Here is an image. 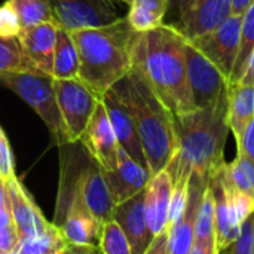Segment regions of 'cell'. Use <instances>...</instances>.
<instances>
[{"instance_id":"19","label":"cell","mask_w":254,"mask_h":254,"mask_svg":"<svg viewBox=\"0 0 254 254\" xmlns=\"http://www.w3.org/2000/svg\"><path fill=\"white\" fill-rule=\"evenodd\" d=\"M49 3L52 7L54 22L68 33L104 25L118 18L98 10L88 0H49Z\"/></svg>"},{"instance_id":"8","label":"cell","mask_w":254,"mask_h":254,"mask_svg":"<svg viewBox=\"0 0 254 254\" xmlns=\"http://www.w3.org/2000/svg\"><path fill=\"white\" fill-rule=\"evenodd\" d=\"M186 68L195 107H207L228 92L229 80L186 39Z\"/></svg>"},{"instance_id":"9","label":"cell","mask_w":254,"mask_h":254,"mask_svg":"<svg viewBox=\"0 0 254 254\" xmlns=\"http://www.w3.org/2000/svg\"><path fill=\"white\" fill-rule=\"evenodd\" d=\"M101 101L107 110L113 132L116 135V140L119 146L140 165L147 168V162L141 149V143L137 134L135 122L132 118V113L118 88V85L112 86L109 91H106L101 97ZM149 170V168H147Z\"/></svg>"},{"instance_id":"21","label":"cell","mask_w":254,"mask_h":254,"mask_svg":"<svg viewBox=\"0 0 254 254\" xmlns=\"http://www.w3.org/2000/svg\"><path fill=\"white\" fill-rule=\"evenodd\" d=\"M167 12L168 0H132L127 19L135 33H144L162 25Z\"/></svg>"},{"instance_id":"22","label":"cell","mask_w":254,"mask_h":254,"mask_svg":"<svg viewBox=\"0 0 254 254\" xmlns=\"http://www.w3.org/2000/svg\"><path fill=\"white\" fill-rule=\"evenodd\" d=\"M52 77L60 80L79 79V52L76 43L71 34L60 27L57 31Z\"/></svg>"},{"instance_id":"12","label":"cell","mask_w":254,"mask_h":254,"mask_svg":"<svg viewBox=\"0 0 254 254\" xmlns=\"http://www.w3.org/2000/svg\"><path fill=\"white\" fill-rule=\"evenodd\" d=\"M80 143L88 150V153L101 165L104 171H109L116 164L119 143L113 132L107 110L100 98L91 121L83 132Z\"/></svg>"},{"instance_id":"27","label":"cell","mask_w":254,"mask_h":254,"mask_svg":"<svg viewBox=\"0 0 254 254\" xmlns=\"http://www.w3.org/2000/svg\"><path fill=\"white\" fill-rule=\"evenodd\" d=\"M241 16H243V19H241V46H240V54L235 61L229 83L237 82L241 77L244 65L247 63V58L254 49V0L249 4V7L244 10V13Z\"/></svg>"},{"instance_id":"26","label":"cell","mask_w":254,"mask_h":254,"mask_svg":"<svg viewBox=\"0 0 254 254\" xmlns=\"http://www.w3.org/2000/svg\"><path fill=\"white\" fill-rule=\"evenodd\" d=\"M6 1L16 12L21 28L37 25L48 21L54 22L52 7L49 0H6Z\"/></svg>"},{"instance_id":"20","label":"cell","mask_w":254,"mask_h":254,"mask_svg":"<svg viewBox=\"0 0 254 254\" xmlns=\"http://www.w3.org/2000/svg\"><path fill=\"white\" fill-rule=\"evenodd\" d=\"M253 116L254 83L231 82L228 86V125L237 144H240Z\"/></svg>"},{"instance_id":"24","label":"cell","mask_w":254,"mask_h":254,"mask_svg":"<svg viewBox=\"0 0 254 254\" xmlns=\"http://www.w3.org/2000/svg\"><path fill=\"white\" fill-rule=\"evenodd\" d=\"M65 246L67 243L60 228L51 223L45 232L21 240L16 250L19 254H58Z\"/></svg>"},{"instance_id":"33","label":"cell","mask_w":254,"mask_h":254,"mask_svg":"<svg viewBox=\"0 0 254 254\" xmlns=\"http://www.w3.org/2000/svg\"><path fill=\"white\" fill-rule=\"evenodd\" d=\"M19 246V235L15 225H9L0 229V254L16 250Z\"/></svg>"},{"instance_id":"35","label":"cell","mask_w":254,"mask_h":254,"mask_svg":"<svg viewBox=\"0 0 254 254\" xmlns=\"http://www.w3.org/2000/svg\"><path fill=\"white\" fill-rule=\"evenodd\" d=\"M144 254H170L168 252V228L152 240L150 246L147 247Z\"/></svg>"},{"instance_id":"30","label":"cell","mask_w":254,"mask_h":254,"mask_svg":"<svg viewBox=\"0 0 254 254\" xmlns=\"http://www.w3.org/2000/svg\"><path fill=\"white\" fill-rule=\"evenodd\" d=\"M220 254H254V214L244 222L237 241Z\"/></svg>"},{"instance_id":"4","label":"cell","mask_w":254,"mask_h":254,"mask_svg":"<svg viewBox=\"0 0 254 254\" xmlns=\"http://www.w3.org/2000/svg\"><path fill=\"white\" fill-rule=\"evenodd\" d=\"M116 85L132 113L147 168L153 176L165 170L177 149L173 113L135 68Z\"/></svg>"},{"instance_id":"2","label":"cell","mask_w":254,"mask_h":254,"mask_svg":"<svg viewBox=\"0 0 254 254\" xmlns=\"http://www.w3.org/2000/svg\"><path fill=\"white\" fill-rule=\"evenodd\" d=\"M185 48L186 37L167 22L137 33L132 48V68L173 115L196 109L188 80Z\"/></svg>"},{"instance_id":"14","label":"cell","mask_w":254,"mask_h":254,"mask_svg":"<svg viewBox=\"0 0 254 254\" xmlns=\"http://www.w3.org/2000/svg\"><path fill=\"white\" fill-rule=\"evenodd\" d=\"M104 176L115 204H121L144 190L152 177L150 171L135 162L121 146L116 164L109 171H104Z\"/></svg>"},{"instance_id":"28","label":"cell","mask_w":254,"mask_h":254,"mask_svg":"<svg viewBox=\"0 0 254 254\" xmlns=\"http://www.w3.org/2000/svg\"><path fill=\"white\" fill-rule=\"evenodd\" d=\"M98 249L101 254H131L128 238L113 219L101 225Z\"/></svg>"},{"instance_id":"36","label":"cell","mask_w":254,"mask_h":254,"mask_svg":"<svg viewBox=\"0 0 254 254\" xmlns=\"http://www.w3.org/2000/svg\"><path fill=\"white\" fill-rule=\"evenodd\" d=\"M192 0H168V12H167V16L168 15H171V25H176L179 21H180V18H182V15L185 13V10H186V7L189 6V3H190Z\"/></svg>"},{"instance_id":"3","label":"cell","mask_w":254,"mask_h":254,"mask_svg":"<svg viewBox=\"0 0 254 254\" xmlns=\"http://www.w3.org/2000/svg\"><path fill=\"white\" fill-rule=\"evenodd\" d=\"M70 34L79 52V79L98 98L131 71L137 33L127 16Z\"/></svg>"},{"instance_id":"7","label":"cell","mask_w":254,"mask_h":254,"mask_svg":"<svg viewBox=\"0 0 254 254\" xmlns=\"http://www.w3.org/2000/svg\"><path fill=\"white\" fill-rule=\"evenodd\" d=\"M241 19V15L231 13L208 33L189 40L223 73L228 80H231L235 61L240 54Z\"/></svg>"},{"instance_id":"15","label":"cell","mask_w":254,"mask_h":254,"mask_svg":"<svg viewBox=\"0 0 254 254\" xmlns=\"http://www.w3.org/2000/svg\"><path fill=\"white\" fill-rule=\"evenodd\" d=\"M112 219L122 228L128 238L131 254H144L153 240L146 219L144 190L121 204H116Z\"/></svg>"},{"instance_id":"40","label":"cell","mask_w":254,"mask_h":254,"mask_svg":"<svg viewBox=\"0 0 254 254\" xmlns=\"http://www.w3.org/2000/svg\"><path fill=\"white\" fill-rule=\"evenodd\" d=\"M189 254H219V250L216 247H210V246H201L193 243L192 249Z\"/></svg>"},{"instance_id":"31","label":"cell","mask_w":254,"mask_h":254,"mask_svg":"<svg viewBox=\"0 0 254 254\" xmlns=\"http://www.w3.org/2000/svg\"><path fill=\"white\" fill-rule=\"evenodd\" d=\"M21 24L13 7L6 1L0 6V37H18Z\"/></svg>"},{"instance_id":"41","label":"cell","mask_w":254,"mask_h":254,"mask_svg":"<svg viewBox=\"0 0 254 254\" xmlns=\"http://www.w3.org/2000/svg\"><path fill=\"white\" fill-rule=\"evenodd\" d=\"M12 217L9 211V205H0V229L12 225Z\"/></svg>"},{"instance_id":"38","label":"cell","mask_w":254,"mask_h":254,"mask_svg":"<svg viewBox=\"0 0 254 254\" xmlns=\"http://www.w3.org/2000/svg\"><path fill=\"white\" fill-rule=\"evenodd\" d=\"M237 82H243V83H254V49L252 54L247 58V63L244 65L243 74Z\"/></svg>"},{"instance_id":"18","label":"cell","mask_w":254,"mask_h":254,"mask_svg":"<svg viewBox=\"0 0 254 254\" xmlns=\"http://www.w3.org/2000/svg\"><path fill=\"white\" fill-rule=\"evenodd\" d=\"M210 185L195 177L189 180V199L180 219L168 226L170 254H189L195 241V219L202 193Z\"/></svg>"},{"instance_id":"6","label":"cell","mask_w":254,"mask_h":254,"mask_svg":"<svg viewBox=\"0 0 254 254\" xmlns=\"http://www.w3.org/2000/svg\"><path fill=\"white\" fill-rule=\"evenodd\" d=\"M54 88L68 143L80 141L100 98L80 79H54Z\"/></svg>"},{"instance_id":"44","label":"cell","mask_w":254,"mask_h":254,"mask_svg":"<svg viewBox=\"0 0 254 254\" xmlns=\"http://www.w3.org/2000/svg\"><path fill=\"white\" fill-rule=\"evenodd\" d=\"M1 182H4V180H3V179H1V177H0V183H1Z\"/></svg>"},{"instance_id":"17","label":"cell","mask_w":254,"mask_h":254,"mask_svg":"<svg viewBox=\"0 0 254 254\" xmlns=\"http://www.w3.org/2000/svg\"><path fill=\"white\" fill-rule=\"evenodd\" d=\"M173 180L167 170L153 174L144 189V210L147 226L153 238L168 228Z\"/></svg>"},{"instance_id":"37","label":"cell","mask_w":254,"mask_h":254,"mask_svg":"<svg viewBox=\"0 0 254 254\" xmlns=\"http://www.w3.org/2000/svg\"><path fill=\"white\" fill-rule=\"evenodd\" d=\"M58 254H101L98 246H73L67 244Z\"/></svg>"},{"instance_id":"16","label":"cell","mask_w":254,"mask_h":254,"mask_svg":"<svg viewBox=\"0 0 254 254\" xmlns=\"http://www.w3.org/2000/svg\"><path fill=\"white\" fill-rule=\"evenodd\" d=\"M231 13V0H192L174 27L190 40L208 33Z\"/></svg>"},{"instance_id":"29","label":"cell","mask_w":254,"mask_h":254,"mask_svg":"<svg viewBox=\"0 0 254 254\" xmlns=\"http://www.w3.org/2000/svg\"><path fill=\"white\" fill-rule=\"evenodd\" d=\"M31 70L24 58L18 37H0V74Z\"/></svg>"},{"instance_id":"23","label":"cell","mask_w":254,"mask_h":254,"mask_svg":"<svg viewBox=\"0 0 254 254\" xmlns=\"http://www.w3.org/2000/svg\"><path fill=\"white\" fill-rule=\"evenodd\" d=\"M201 246L216 247V231H214V195L208 186L202 193L196 219H195V241ZM217 249V247H216Z\"/></svg>"},{"instance_id":"42","label":"cell","mask_w":254,"mask_h":254,"mask_svg":"<svg viewBox=\"0 0 254 254\" xmlns=\"http://www.w3.org/2000/svg\"><path fill=\"white\" fill-rule=\"evenodd\" d=\"M253 0H231V6H232V13H238L243 15L244 10L249 7V4Z\"/></svg>"},{"instance_id":"25","label":"cell","mask_w":254,"mask_h":254,"mask_svg":"<svg viewBox=\"0 0 254 254\" xmlns=\"http://www.w3.org/2000/svg\"><path fill=\"white\" fill-rule=\"evenodd\" d=\"M222 171L235 189L254 198V162L247 155L237 153L232 162L223 164Z\"/></svg>"},{"instance_id":"13","label":"cell","mask_w":254,"mask_h":254,"mask_svg":"<svg viewBox=\"0 0 254 254\" xmlns=\"http://www.w3.org/2000/svg\"><path fill=\"white\" fill-rule=\"evenodd\" d=\"M58 25L52 21L21 28L18 40L31 70L52 76Z\"/></svg>"},{"instance_id":"39","label":"cell","mask_w":254,"mask_h":254,"mask_svg":"<svg viewBox=\"0 0 254 254\" xmlns=\"http://www.w3.org/2000/svg\"><path fill=\"white\" fill-rule=\"evenodd\" d=\"M92 6H95L98 10L104 12V13H109L112 16H118L116 13V7H115V3L112 0H88Z\"/></svg>"},{"instance_id":"43","label":"cell","mask_w":254,"mask_h":254,"mask_svg":"<svg viewBox=\"0 0 254 254\" xmlns=\"http://www.w3.org/2000/svg\"><path fill=\"white\" fill-rule=\"evenodd\" d=\"M121 1H124V3H127V4H128V6H129V4H131V1H132V0H121Z\"/></svg>"},{"instance_id":"5","label":"cell","mask_w":254,"mask_h":254,"mask_svg":"<svg viewBox=\"0 0 254 254\" xmlns=\"http://www.w3.org/2000/svg\"><path fill=\"white\" fill-rule=\"evenodd\" d=\"M0 85L15 92L37 113L58 147L68 143L52 76L36 70L9 71L0 74Z\"/></svg>"},{"instance_id":"10","label":"cell","mask_w":254,"mask_h":254,"mask_svg":"<svg viewBox=\"0 0 254 254\" xmlns=\"http://www.w3.org/2000/svg\"><path fill=\"white\" fill-rule=\"evenodd\" d=\"M4 190L12 222L18 231L19 241L45 232L51 223L43 217L40 208L16 176L4 180Z\"/></svg>"},{"instance_id":"11","label":"cell","mask_w":254,"mask_h":254,"mask_svg":"<svg viewBox=\"0 0 254 254\" xmlns=\"http://www.w3.org/2000/svg\"><path fill=\"white\" fill-rule=\"evenodd\" d=\"M210 188L214 195L216 247L220 254L237 241L244 223L238 217V213H237V208L231 195V188L223 176L222 168L211 177Z\"/></svg>"},{"instance_id":"32","label":"cell","mask_w":254,"mask_h":254,"mask_svg":"<svg viewBox=\"0 0 254 254\" xmlns=\"http://www.w3.org/2000/svg\"><path fill=\"white\" fill-rule=\"evenodd\" d=\"M12 176H15L13 155H12L7 137L0 127V177L3 180H7Z\"/></svg>"},{"instance_id":"34","label":"cell","mask_w":254,"mask_h":254,"mask_svg":"<svg viewBox=\"0 0 254 254\" xmlns=\"http://www.w3.org/2000/svg\"><path fill=\"white\" fill-rule=\"evenodd\" d=\"M237 146H238V153L247 155L254 162V116L249 122L240 144H237Z\"/></svg>"},{"instance_id":"1","label":"cell","mask_w":254,"mask_h":254,"mask_svg":"<svg viewBox=\"0 0 254 254\" xmlns=\"http://www.w3.org/2000/svg\"><path fill=\"white\" fill-rule=\"evenodd\" d=\"M177 149L165 167L173 186L186 185L190 177L210 185L226 162L225 144L229 134L228 92L207 107L173 115Z\"/></svg>"}]
</instances>
